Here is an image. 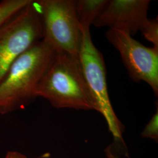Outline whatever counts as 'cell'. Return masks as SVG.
Here are the masks:
<instances>
[{
	"mask_svg": "<svg viewBox=\"0 0 158 158\" xmlns=\"http://www.w3.org/2000/svg\"><path fill=\"white\" fill-rule=\"evenodd\" d=\"M106 36L118 51L130 77L138 83L143 81L158 94V49L148 48L130 34L108 29Z\"/></svg>",
	"mask_w": 158,
	"mask_h": 158,
	"instance_id": "6",
	"label": "cell"
},
{
	"mask_svg": "<svg viewBox=\"0 0 158 158\" xmlns=\"http://www.w3.org/2000/svg\"><path fill=\"white\" fill-rule=\"evenodd\" d=\"M109 0L75 1V10L79 27L81 32L90 30L97 19L107 6Z\"/></svg>",
	"mask_w": 158,
	"mask_h": 158,
	"instance_id": "8",
	"label": "cell"
},
{
	"mask_svg": "<svg viewBox=\"0 0 158 158\" xmlns=\"http://www.w3.org/2000/svg\"><path fill=\"white\" fill-rule=\"evenodd\" d=\"M43 38L42 18L32 0L0 27V84L17 58Z\"/></svg>",
	"mask_w": 158,
	"mask_h": 158,
	"instance_id": "3",
	"label": "cell"
},
{
	"mask_svg": "<svg viewBox=\"0 0 158 158\" xmlns=\"http://www.w3.org/2000/svg\"><path fill=\"white\" fill-rule=\"evenodd\" d=\"M32 0H3L0 2V27L21 11Z\"/></svg>",
	"mask_w": 158,
	"mask_h": 158,
	"instance_id": "9",
	"label": "cell"
},
{
	"mask_svg": "<svg viewBox=\"0 0 158 158\" xmlns=\"http://www.w3.org/2000/svg\"><path fill=\"white\" fill-rule=\"evenodd\" d=\"M81 33L79 60L96 111L104 116L114 138L122 139L124 127L114 113L110 100L104 57L93 42L90 30Z\"/></svg>",
	"mask_w": 158,
	"mask_h": 158,
	"instance_id": "4",
	"label": "cell"
},
{
	"mask_svg": "<svg viewBox=\"0 0 158 158\" xmlns=\"http://www.w3.org/2000/svg\"><path fill=\"white\" fill-rule=\"evenodd\" d=\"M4 158H28L25 155H23L21 153L12 151L7 153Z\"/></svg>",
	"mask_w": 158,
	"mask_h": 158,
	"instance_id": "12",
	"label": "cell"
},
{
	"mask_svg": "<svg viewBox=\"0 0 158 158\" xmlns=\"http://www.w3.org/2000/svg\"><path fill=\"white\" fill-rule=\"evenodd\" d=\"M140 32L145 39L152 43L153 48L158 49V17L155 19H149Z\"/></svg>",
	"mask_w": 158,
	"mask_h": 158,
	"instance_id": "10",
	"label": "cell"
},
{
	"mask_svg": "<svg viewBox=\"0 0 158 158\" xmlns=\"http://www.w3.org/2000/svg\"><path fill=\"white\" fill-rule=\"evenodd\" d=\"M149 0H109L93 25L135 35L147 24Z\"/></svg>",
	"mask_w": 158,
	"mask_h": 158,
	"instance_id": "7",
	"label": "cell"
},
{
	"mask_svg": "<svg viewBox=\"0 0 158 158\" xmlns=\"http://www.w3.org/2000/svg\"><path fill=\"white\" fill-rule=\"evenodd\" d=\"M55 53L42 40L17 58L0 84L1 114L23 109L34 102L40 81Z\"/></svg>",
	"mask_w": 158,
	"mask_h": 158,
	"instance_id": "1",
	"label": "cell"
},
{
	"mask_svg": "<svg viewBox=\"0 0 158 158\" xmlns=\"http://www.w3.org/2000/svg\"><path fill=\"white\" fill-rule=\"evenodd\" d=\"M36 96L57 108L95 110L79 56L56 52L40 81Z\"/></svg>",
	"mask_w": 158,
	"mask_h": 158,
	"instance_id": "2",
	"label": "cell"
},
{
	"mask_svg": "<svg viewBox=\"0 0 158 158\" xmlns=\"http://www.w3.org/2000/svg\"><path fill=\"white\" fill-rule=\"evenodd\" d=\"M141 136L143 138L152 139L158 141V104L156 112L155 113L149 122L145 126L142 132Z\"/></svg>",
	"mask_w": 158,
	"mask_h": 158,
	"instance_id": "11",
	"label": "cell"
},
{
	"mask_svg": "<svg viewBox=\"0 0 158 158\" xmlns=\"http://www.w3.org/2000/svg\"><path fill=\"white\" fill-rule=\"evenodd\" d=\"M44 27V38L57 52L79 56L82 33L73 0L35 1Z\"/></svg>",
	"mask_w": 158,
	"mask_h": 158,
	"instance_id": "5",
	"label": "cell"
}]
</instances>
